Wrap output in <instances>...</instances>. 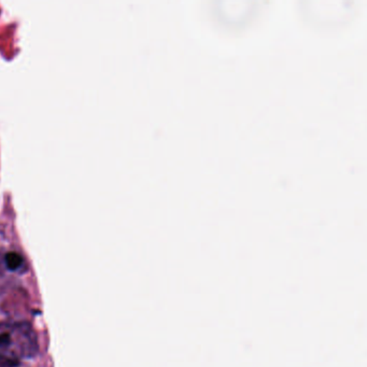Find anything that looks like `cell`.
<instances>
[{
    "instance_id": "2",
    "label": "cell",
    "mask_w": 367,
    "mask_h": 367,
    "mask_svg": "<svg viewBox=\"0 0 367 367\" xmlns=\"http://www.w3.org/2000/svg\"><path fill=\"white\" fill-rule=\"evenodd\" d=\"M18 366V361L8 359L0 355V367H16Z\"/></svg>"
},
{
    "instance_id": "3",
    "label": "cell",
    "mask_w": 367,
    "mask_h": 367,
    "mask_svg": "<svg viewBox=\"0 0 367 367\" xmlns=\"http://www.w3.org/2000/svg\"><path fill=\"white\" fill-rule=\"evenodd\" d=\"M10 343L9 334H0V347H5Z\"/></svg>"
},
{
    "instance_id": "1",
    "label": "cell",
    "mask_w": 367,
    "mask_h": 367,
    "mask_svg": "<svg viewBox=\"0 0 367 367\" xmlns=\"http://www.w3.org/2000/svg\"><path fill=\"white\" fill-rule=\"evenodd\" d=\"M4 262L10 270H16L23 264V257L16 252H9L4 256Z\"/></svg>"
}]
</instances>
